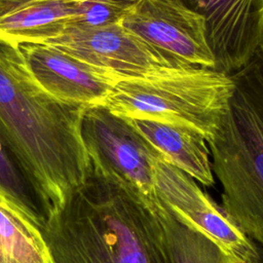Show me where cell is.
Masks as SVG:
<instances>
[{
    "label": "cell",
    "mask_w": 263,
    "mask_h": 263,
    "mask_svg": "<svg viewBox=\"0 0 263 263\" xmlns=\"http://www.w3.org/2000/svg\"><path fill=\"white\" fill-rule=\"evenodd\" d=\"M85 108L48 93L18 46L0 39V140L51 210L89 172L81 138Z\"/></svg>",
    "instance_id": "cell-1"
},
{
    "label": "cell",
    "mask_w": 263,
    "mask_h": 263,
    "mask_svg": "<svg viewBox=\"0 0 263 263\" xmlns=\"http://www.w3.org/2000/svg\"><path fill=\"white\" fill-rule=\"evenodd\" d=\"M41 231L53 263H173L157 215L91 165Z\"/></svg>",
    "instance_id": "cell-2"
},
{
    "label": "cell",
    "mask_w": 263,
    "mask_h": 263,
    "mask_svg": "<svg viewBox=\"0 0 263 263\" xmlns=\"http://www.w3.org/2000/svg\"><path fill=\"white\" fill-rule=\"evenodd\" d=\"M234 89L230 74L190 67L118 81L104 106L126 119L181 125L213 138Z\"/></svg>",
    "instance_id": "cell-3"
},
{
    "label": "cell",
    "mask_w": 263,
    "mask_h": 263,
    "mask_svg": "<svg viewBox=\"0 0 263 263\" xmlns=\"http://www.w3.org/2000/svg\"><path fill=\"white\" fill-rule=\"evenodd\" d=\"M81 138L90 165L156 215L161 202L154 186V165L162 155L132 122L104 105L89 106L82 115Z\"/></svg>",
    "instance_id": "cell-4"
},
{
    "label": "cell",
    "mask_w": 263,
    "mask_h": 263,
    "mask_svg": "<svg viewBox=\"0 0 263 263\" xmlns=\"http://www.w3.org/2000/svg\"><path fill=\"white\" fill-rule=\"evenodd\" d=\"M44 44L61 49L116 82L191 67L146 43L120 23L102 27L72 25Z\"/></svg>",
    "instance_id": "cell-5"
},
{
    "label": "cell",
    "mask_w": 263,
    "mask_h": 263,
    "mask_svg": "<svg viewBox=\"0 0 263 263\" xmlns=\"http://www.w3.org/2000/svg\"><path fill=\"white\" fill-rule=\"evenodd\" d=\"M159 200L174 217L216 245L231 263H254L258 246L188 174L160 156L154 165Z\"/></svg>",
    "instance_id": "cell-6"
},
{
    "label": "cell",
    "mask_w": 263,
    "mask_h": 263,
    "mask_svg": "<svg viewBox=\"0 0 263 263\" xmlns=\"http://www.w3.org/2000/svg\"><path fill=\"white\" fill-rule=\"evenodd\" d=\"M120 25L188 66L215 69L203 17L176 2L140 0L125 12Z\"/></svg>",
    "instance_id": "cell-7"
},
{
    "label": "cell",
    "mask_w": 263,
    "mask_h": 263,
    "mask_svg": "<svg viewBox=\"0 0 263 263\" xmlns=\"http://www.w3.org/2000/svg\"><path fill=\"white\" fill-rule=\"evenodd\" d=\"M203 17L215 70L232 74L263 39V0H170Z\"/></svg>",
    "instance_id": "cell-8"
},
{
    "label": "cell",
    "mask_w": 263,
    "mask_h": 263,
    "mask_svg": "<svg viewBox=\"0 0 263 263\" xmlns=\"http://www.w3.org/2000/svg\"><path fill=\"white\" fill-rule=\"evenodd\" d=\"M17 46L36 81L63 102L84 107L104 105L117 83L52 45L22 43Z\"/></svg>",
    "instance_id": "cell-9"
},
{
    "label": "cell",
    "mask_w": 263,
    "mask_h": 263,
    "mask_svg": "<svg viewBox=\"0 0 263 263\" xmlns=\"http://www.w3.org/2000/svg\"><path fill=\"white\" fill-rule=\"evenodd\" d=\"M128 120L165 159L203 186H214L210 149L201 134L189 127L153 120Z\"/></svg>",
    "instance_id": "cell-10"
},
{
    "label": "cell",
    "mask_w": 263,
    "mask_h": 263,
    "mask_svg": "<svg viewBox=\"0 0 263 263\" xmlns=\"http://www.w3.org/2000/svg\"><path fill=\"white\" fill-rule=\"evenodd\" d=\"M78 7L79 0H29L0 15V39L45 43L76 23Z\"/></svg>",
    "instance_id": "cell-11"
},
{
    "label": "cell",
    "mask_w": 263,
    "mask_h": 263,
    "mask_svg": "<svg viewBox=\"0 0 263 263\" xmlns=\"http://www.w3.org/2000/svg\"><path fill=\"white\" fill-rule=\"evenodd\" d=\"M0 263H53L41 227L1 188Z\"/></svg>",
    "instance_id": "cell-12"
},
{
    "label": "cell",
    "mask_w": 263,
    "mask_h": 263,
    "mask_svg": "<svg viewBox=\"0 0 263 263\" xmlns=\"http://www.w3.org/2000/svg\"><path fill=\"white\" fill-rule=\"evenodd\" d=\"M156 215L173 263H231L216 245L179 221L162 202Z\"/></svg>",
    "instance_id": "cell-13"
},
{
    "label": "cell",
    "mask_w": 263,
    "mask_h": 263,
    "mask_svg": "<svg viewBox=\"0 0 263 263\" xmlns=\"http://www.w3.org/2000/svg\"><path fill=\"white\" fill-rule=\"evenodd\" d=\"M0 188L40 227L51 208L20 168L0 140Z\"/></svg>",
    "instance_id": "cell-14"
},
{
    "label": "cell",
    "mask_w": 263,
    "mask_h": 263,
    "mask_svg": "<svg viewBox=\"0 0 263 263\" xmlns=\"http://www.w3.org/2000/svg\"><path fill=\"white\" fill-rule=\"evenodd\" d=\"M29 0H0V15L12 10L18 5L27 2Z\"/></svg>",
    "instance_id": "cell-15"
},
{
    "label": "cell",
    "mask_w": 263,
    "mask_h": 263,
    "mask_svg": "<svg viewBox=\"0 0 263 263\" xmlns=\"http://www.w3.org/2000/svg\"><path fill=\"white\" fill-rule=\"evenodd\" d=\"M111 3H114L116 5H119L123 8L129 9L132 6H134L136 3H138L140 0H106Z\"/></svg>",
    "instance_id": "cell-16"
},
{
    "label": "cell",
    "mask_w": 263,
    "mask_h": 263,
    "mask_svg": "<svg viewBox=\"0 0 263 263\" xmlns=\"http://www.w3.org/2000/svg\"><path fill=\"white\" fill-rule=\"evenodd\" d=\"M254 263H263V249L258 247V258Z\"/></svg>",
    "instance_id": "cell-17"
}]
</instances>
